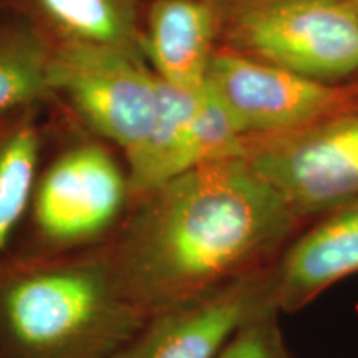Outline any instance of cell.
I'll return each instance as SVG.
<instances>
[{
  "label": "cell",
  "mask_w": 358,
  "mask_h": 358,
  "mask_svg": "<svg viewBox=\"0 0 358 358\" xmlns=\"http://www.w3.org/2000/svg\"><path fill=\"white\" fill-rule=\"evenodd\" d=\"M297 222L248 158L217 161L138 198L108 261L148 319L272 268Z\"/></svg>",
  "instance_id": "6da1fadb"
},
{
  "label": "cell",
  "mask_w": 358,
  "mask_h": 358,
  "mask_svg": "<svg viewBox=\"0 0 358 358\" xmlns=\"http://www.w3.org/2000/svg\"><path fill=\"white\" fill-rule=\"evenodd\" d=\"M108 257L34 268L0 285L12 358H111L145 324Z\"/></svg>",
  "instance_id": "7a4b0ae2"
},
{
  "label": "cell",
  "mask_w": 358,
  "mask_h": 358,
  "mask_svg": "<svg viewBox=\"0 0 358 358\" xmlns=\"http://www.w3.org/2000/svg\"><path fill=\"white\" fill-rule=\"evenodd\" d=\"M226 47L317 82L358 75L350 0H249L221 15Z\"/></svg>",
  "instance_id": "3957f363"
},
{
  "label": "cell",
  "mask_w": 358,
  "mask_h": 358,
  "mask_svg": "<svg viewBox=\"0 0 358 358\" xmlns=\"http://www.w3.org/2000/svg\"><path fill=\"white\" fill-rule=\"evenodd\" d=\"M50 92L69 98L90 128L128 156L150 131L158 77L140 47L60 42L52 50Z\"/></svg>",
  "instance_id": "277c9868"
},
{
  "label": "cell",
  "mask_w": 358,
  "mask_h": 358,
  "mask_svg": "<svg viewBox=\"0 0 358 358\" xmlns=\"http://www.w3.org/2000/svg\"><path fill=\"white\" fill-rule=\"evenodd\" d=\"M245 158L299 219L358 201V106L274 136L250 138Z\"/></svg>",
  "instance_id": "5b68a950"
},
{
  "label": "cell",
  "mask_w": 358,
  "mask_h": 358,
  "mask_svg": "<svg viewBox=\"0 0 358 358\" xmlns=\"http://www.w3.org/2000/svg\"><path fill=\"white\" fill-rule=\"evenodd\" d=\"M206 85L249 138L295 131L353 106L357 87L317 82L232 48H217Z\"/></svg>",
  "instance_id": "8992f818"
},
{
  "label": "cell",
  "mask_w": 358,
  "mask_h": 358,
  "mask_svg": "<svg viewBox=\"0 0 358 358\" xmlns=\"http://www.w3.org/2000/svg\"><path fill=\"white\" fill-rule=\"evenodd\" d=\"M272 268L153 313L111 358H216L237 330L277 308Z\"/></svg>",
  "instance_id": "52a82bcc"
},
{
  "label": "cell",
  "mask_w": 358,
  "mask_h": 358,
  "mask_svg": "<svg viewBox=\"0 0 358 358\" xmlns=\"http://www.w3.org/2000/svg\"><path fill=\"white\" fill-rule=\"evenodd\" d=\"M128 196V176L110 151L78 145L58 156L35 185V224L53 244L83 243L108 229Z\"/></svg>",
  "instance_id": "ba28073f"
},
{
  "label": "cell",
  "mask_w": 358,
  "mask_h": 358,
  "mask_svg": "<svg viewBox=\"0 0 358 358\" xmlns=\"http://www.w3.org/2000/svg\"><path fill=\"white\" fill-rule=\"evenodd\" d=\"M357 272L358 201L325 214L315 227L284 249L272 268L277 310H297Z\"/></svg>",
  "instance_id": "9c48e42d"
},
{
  "label": "cell",
  "mask_w": 358,
  "mask_h": 358,
  "mask_svg": "<svg viewBox=\"0 0 358 358\" xmlns=\"http://www.w3.org/2000/svg\"><path fill=\"white\" fill-rule=\"evenodd\" d=\"M219 34L221 15L208 0H155L140 48L159 80L174 87H201Z\"/></svg>",
  "instance_id": "30bf717a"
},
{
  "label": "cell",
  "mask_w": 358,
  "mask_h": 358,
  "mask_svg": "<svg viewBox=\"0 0 358 358\" xmlns=\"http://www.w3.org/2000/svg\"><path fill=\"white\" fill-rule=\"evenodd\" d=\"M204 93L201 87H174L158 78V100L146 138L127 156L128 185L141 198L178 176L187 131Z\"/></svg>",
  "instance_id": "8fae6325"
},
{
  "label": "cell",
  "mask_w": 358,
  "mask_h": 358,
  "mask_svg": "<svg viewBox=\"0 0 358 358\" xmlns=\"http://www.w3.org/2000/svg\"><path fill=\"white\" fill-rule=\"evenodd\" d=\"M30 22L52 40L140 47L138 0H22Z\"/></svg>",
  "instance_id": "7c38bea8"
},
{
  "label": "cell",
  "mask_w": 358,
  "mask_h": 358,
  "mask_svg": "<svg viewBox=\"0 0 358 358\" xmlns=\"http://www.w3.org/2000/svg\"><path fill=\"white\" fill-rule=\"evenodd\" d=\"M52 40L30 20L0 27V118L50 92Z\"/></svg>",
  "instance_id": "4fadbf2b"
},
{
  "label": "cell",
  "mask_w": 358,
  "mask_h": 358,
  "mask_svg": "<svg viewBox=\"0 0 358 358\" xmlns=\"http://www.w3.org/2000/svg\"><path fill=\"white\" fill-rule=\"evenodd\" d=\"M40 133L30 110L0 118V254L32 201Z\"/></svg>",
  "instance_id": "5bb4252c"
},
{
  "label": "cell",
  "mask_w": 358,
  "mask_h": 358,
  "mask_svg": "<svg viewBox=\"0 0 358 358\" xmlns=\"http://www.w3.org/2000/svg\"><path fill=\"white\" fill-rule=\"evenodd\" d=\"M277 312L272 308L237 330L216 358H287L277 325Z\"/></svg>",
  "instance_id": "9a60e30c"
},
{
  "label": "cell",
  "mask_w": 358,
  "mask_h": 358,
  "mask_svg": "<svg viewBox=\"0 0 358 358\" xmlns=\"http://www.w3.org/2000/svg\"><path fill=\"white\" fill-rule=\"evenodd\" d=\"M208 2H211L213 7L219 12V15H222L224 12L231 10V8L241 6L244 2H249V0H208Z\"/></svg>",
  "instance_id": "2e32d148"
},
{
  "label": "cell",
  "mask_w": 358,
  "mask_h": 358,
  "mask_svg": "<svg viewBox=\"0 0 358 358\" xmlns=\"http://www.w3.org/2000/svg\"><path fill=\"white\" fill-rule=\"evenodd\" d=\"M350 2L353 3V7H355L357 12H358V0H350Z\"/></svg>",
  "instance_id": "e0dca14e"
}]
</instances>
